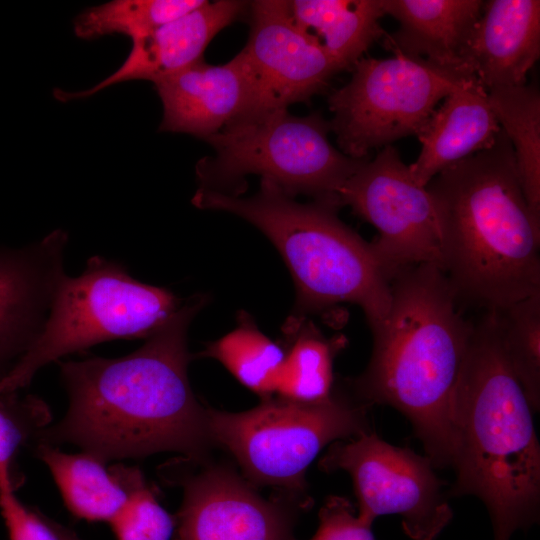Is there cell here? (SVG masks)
Here are the masks:
<instances>
[{
	"instance_id": "cell-1",
	"label": "cell",
	"mask_w": 540,
	"mask_h": 540,
	"mask_svg": "<svg viewBox=\"0 0 540 540\" xmlns=\"http://www.w3.org/2000/svg\"><path fill=\"white\" fill-rule=\"evenodd\" d=\"M207 301L203 294L183 301L129 355L58 361L68 410L42 429L34 444L77 445L104 462L159 452L208 458L214 444L207 407L196 398L187 372L188 328Z\"/></svg>"
},
{
	"instance_id": "cell-2",
	"label": "cell",
	"mask_w": 540,
	"mask_h": 540,
	"mask_svg": "<svg viewBox=\"0 0 540 540\" xmlns=\"http://www.w3.org/2000/svg\"><path fill=\"white\" fill-rule=\"evenodd\" d=\"M390 292L388 314L372 332L368 366L348 384L358 402L389 405L405 415L433 467L452 466V402L473 323L437 265L398 272Z\"/></svg>"
},
{
	"instance_id": "cell-3",
	"label": "cell",
	"mask_w": 540,
	"mask_h": 540,
	"mask_svg": "<svg viewBox=\"0 0 540 540\" xmlns=\"http://www.w3.org/2000/svg\"><path fill=\"white\" fill-rule=\"evenodd\" d=\"M426 188L442 270L460 300L502 310L540 293V216L524 196L502 130L489 148L441 171Z\"/></svg>"
},
{
	"instance_id": "cell-4",
	"label": "cell",
	"mask_w": 540,
	"mask_h": 540,
	"mask_svg": "<svg viewBox=\"0 0 540 540\" xmlns=\"http://www.w3.org/2000/svg\"><path fill=\"white\" fill-rule=\"evenodd\" d=\"M527 397L505 357L496 313L476 323L452 402L456 471L451 496L487 507L495 540L538 520L540 447Z\"/></svg>"
},
{
	"instance_id": "cell-5",
	"label": "cell",
	"mask_w": 540,
	"mask_h": 540,
	"mask_svg": "<svg viewBox=\"0 0 540 540\" xmlns=\"http://www.w3.org/2000/svg\"><path fill=\"white\" fill-rule=\"evenodd\" d=\"M192 203L200 209L237 215L258 228L287 265L296 289L292 314L283 330L289 335L311 314L340 304L359 306L371 332L381 325L391 303L390 280L370 243L338 217L334 200L301 203L261 180L250 197L198 188Z\"/></svg>"
},
{
	"instance_id": "cell-6",
	"label": "cell",
	"mask_w": 540,
	"mask_h": 540,
	"mask_svg": "<svg viewBox=\"0 0 540 540\" xmlns=\"http://www.w3.org/2000/svg\"><path fill=\"white\" fill-rule=\"evenodd\" d=\"M368 408L336 392L317 403L274 395L243 412L207 407V419L213 444L234 457L250 483L312 504L308 466L327 444L370 432Z\"/></svg>"
},
{
	"instance_id": "cell-7",
	"label": "cell",
	"mask_w": 540,
	"mask_h": 540,
	"mask_svg": "<svg viewBox=\"0 0 540 540\" xmlns=\"http://www.w3.org/2000/svg\"><path fill=\"white\" fill-rule=\"evenodd\" d=\"M182 303L168 289L134 279L122 264L90 257L80 275L62 279L42 332L0 381V395L27 387L42 367L66 355L114 339L148 338Z\"/></svg>"
},
{
	"instance_id": "cell-8",
	"label": "cell",
	"mask_w": 540,
	"mask_h": 540,
	"mask_svg": "<svg viewBox=\"0 0 540 540\" xmlns=\"http://www.w3.org/2000/svg\"><path fill=\"white\" fill-rule=\"evenodd\" d=\"M330 131L321 115L287 109L235 120L205 140L215 155L196 166L199 188L229 193L234 187L237 195L244 177L256 174L292 197L339 202L338 190L368 157L345 155L330 143Z\"/></svg>"
},
{
	"instance_id": "cell-9",
	"label": "cell",
	"mask_w": 540,
	"mask_h": 540,
	"mask_svg": "<svg viewBox=\"0 0 540 540\" xmlns=\"http://www.w3.org/2000/svg\"><path fill=\"white\" fill-rule=\"evenodd\" d=\"M351 70L350 81L330 94L328 105L339 150L355 159L417 135L437 104L475 76L400 53L362 57Z\"/></svg>"
},
{
	"instance_id": "cell-10",
	"label": "cell",
	"mask_w": 540,
	"mask_h": 540,
	"mask_svg": "<svg viewBox=\"0 0 540 540\" xmlns=\"http://www.w3.org/2000/svg\"><path fill=\"white\" fill-rule=\"evenodd\" d=\"M319 468L351 476L357 515L370 525L381 515L396 514L408 537L434 540L452 519L430 459L391 445L373 431L333 442Z\"/></svg>"
},
{
	"instance_id": "cell-11",
	"label": "cell",
	"mask_w": 540,
	"mask_h": 540,
	"mask_svg": "<svg viewBox=\"0 0 540 540\" xmlns=\"http://www.w3.org/2000/svg\"><path fill=\"white\" fill-rule=\"evenodd\" d=\"M341 206L378 230L370 247L389 280L421 264L442 269L441 239L432 197L412 178L392 145L367 159L337 193Z\"/></svg>"
},
{
	"instance_id": "cell-12",
	"label": "cell",
	"mask_w": 540,
	"mask_h": 540,
	"mask_svg": "<svg viewBox=\"0 0 540 540\" xmlns=\"http://www.w3.org/2000/svg\"><path fill=\"white\" fill-rule=\"evenodd\" d=\"M178 462L187 472L175 461L163 470L183 491L177 540H295L297 514L310 504L284 494L264 498L229 464Z\"/></svg>"
},
{
	"instance_id": "cell-13",
	"label": "cell",
	"mask_w": 540,
	"mask_h": 540,
	"mask_svg": "<svg viewBox=\"0 0 540 540\" xmlns=\"http://www.w3.org/2000/svg\"><path fill=\"white\" fill-rule=\"evenodd\" d=\"M247 14L250 32L242 51L251 71L253 100L239 119L308 101L342 71L318 42L296 25L288 1H252Z\"/></svg>"
},
{
	"instance_id": "cell-14",
	"label": "cell",
	"mask_w": 540,
	"mask_h": 540,
	"mask_svg": "<svg viewBox=\"0 0 540 540\" xmlns=\"http://www.w3.org/2000/svg\"><path fill=\"white\" fill-rule=\"evenodd\" d=\"M68 235L56 229L38 242L0 247V381L42 332L66 275Z\"/></svg>"
},
{
	"instance_id": "cell-15",
	"label": "cell",
	"mask_w": 540,
	"mask_h": 540,
	"mask_svg": "<svg viewBox=\"0 0 540 540\" xmlns=\"http://www.w3.org/2000/svg\"><path fill=\"white\" fill-rule=\"evenodd\" d=\"M154 85L163 105L159 130L203 140L243 117L253 100V80L242 50L222 65L201 59Z\"/></svg>"
},
{
	"instance_id": "cell-16",
	"label": "cell",
	"mask_w": 540,
	"mask_h": 540,
	"mask_svg": "<svg viewBox=\"0 0 540 540\" xmlns=\"http://www.w3.org/2000/svg\"><path fill=\"white\" fill-rule=\"evenodd\" d=\"M249 2L205 1L196 9L169 21L153 31L131 39L127 58L111 75L90 89L78 92L54 91L59 101L85 98L129 80L153 83L203 59L210 41L226 26L247 12Z\"/></svg>"
},
{
	"instance_id": "cell-17",
	"label": "cell",
	"mask_w": 540,
	"mask_h": 540,
	"mask_svg": "<svg viewBox=\"0 0 540 540\" xmlns=\"http://www.w3.org/2000/svg\"><path fill=\"white\" fill-rule=\"evenodd\" d=\"M540 54V1H484L461 68L488 91L520 86Z\"/></svg>"
},
{
	"instance_id": "cell-18",
	"label": "cell",
	"mask_w": 540,
	"mask_h": 540,
	"mask_svg": "<svg viewBox=\"0 0 540 540\" xmlns=\"http://www.w3.org/2000/svg\"><path fill=\"white\" fill-rule=\"evenodd\" d=\"M500 130L487 90L471 77L443 99L418 132L421 151L408 165L413 180L426 187L441 171L489 148Z\"/></svg>"
},
{
	"instance_id": "cell-19",
	"label": "cell",
	"mask_w": 540,
	"mask_h": 540,
	"mask_svg": "<svg viewBox=\"0 0 540 540\" xmlns=\"http://www.w3.org/2000/svg\"><path fill=\"white\" fill-rule=\"evenodd\" d=\"M483 5L479 0H384L385 14L399 23L383 37L384 47L464 71L462 57Z\"/></svg>"
},
{
	"instance_id": "cell-20",
	"label": "cell",
	"mask_w": 540,
	"mask_h": 540,
	"mask_svg": "<svg viewBox=\"0 0 540 540\" xmlns=\"http://www.w3.org/2000/svg\"><path fill=\"white\" fill-rule=\"evenodd\" d=\"M34 454L50 471L67 509L78 519L110 523L124 507L141 470L123 464L110 468L92 454H70L35 443Z\"/></svg>"
},
{
	"instance_id": "cell-21",
	"label": "cell",
	"mask_w": 540,
	"mask_h": 540,
	"mask_svg": "<svg viewBox=\"0 0 540 540\" xmlns=\"http://www.w3.org/2000/svg\"><path fill=\"white\" fill-rule=\"evenodd\" d=\"M296 25L337 62L342 71L355 63L385 36L380 19L384 0L288 1Z\"/></svg>"
},
{
	"instance_id": "cell-22",
	"label": "cell",
	"mask_w": 540,
	"mask_h": 540,
	"mask_svg": "<svg viewBox=\"0 0 540 540\" xmlns=\"http://www.w3.org/2000/svg\"><path fill=\"white\" fill-rule=\"evenodd\" d=\"M491 110L512 145L519 181L540 216V93L535 84L487 91Z\"/></svg>"
},
{
	"instance_id": "cell-23",
	"label": "cell",
	"mask_w": 540,
	"mask_h": 540,
	"mask_svg": "<svg viewBox=\"0 0 540 540\" xmlns=\"http://www.w3.org/2000/svg\"><path fill=\"white\" fill-rule=\"evenodd\" d=\"M286 338L288 344L275 395L305 403L329 399L334 393V359L345 347L346 338H327L309 320Z\"/></svg>"
},
{
	"instance_id": "cell-24",
	"label": "cell",
	"mask_w": 540,
	"mask_h": 540,
	"mask_svg": "<svg viewBox=\"0 0 540 540\" xmlns=\"http://www.w3.org/2000/svg\"><path fill=\"white\" fill-rule=\"evenodd\" d=\"M284 349L262 333L245 311L237 316V326L208 343L197 357L219 361L242 385L261 399L275 395Z\"/></svg>"
},
{
	"instance_id": "cell-25",
	"label": "cell",
	"mask_w": 540,
	"mask_h": 540,
	"mask_svg": "<svg viewBox=\"0 0 540 540\" xmlns=\"http://www.w3.org/2000/svg\"><path fill=\"white\" fill-rule=\"evenodd\" d=\"M205 0H113L90 7L74 20L78 38L93 40L112 34L131 39L147 34L201 6Z\"/></svg>"
},
{
	"instance_id": "cell-26",
	"label": "cell",
	"mask_w": 540,
	"mask_h": 540,
	"mask_svg": "<svg viewBox=\"0 0 540 540\" xmlns=\"http://www.w3.org/2000/svg\"><path fill=\"white\" fill-rule=\"evenodd\" d=\"M503 351L532 411L540 407V293L494 310Z\"/></svg>"
},
{
	"instance_id": "cell-27",
	"label": "cell",
	"mask_w": 540,
	"mask_h": 540,
	"mask_svg": "<svg viewBox=\"0 0 540 540\" xmlns=\"http://www.w3.org/2000/svg\"><path fill=\"white\" fill-rule=\"evenodd\" d=\"M50 421V410L40 398L20 397L18 392L0 395V485L15 490L20 486L16 457L21 447L33 445Z\"/></svg>"
},
{
	"instance_id": "cell-28",
	"label": "cell",
	"mask_w": 540,
	"mask_h": 540,
	"mask_svg": "<svg viewBox=\"0 0 540 540\" xmlns=\"http://www.w3.org/2000/svg\"><path fill=\"white\" fill-rule=\"evenodd\" d=\"M109 524L117 540H170L176 529L175 516L160 505L143 474Z\"/></svg>"
},
{
	"instance_id": "cell-29",
	"label": "cell",
	"mask_w": 540,
	"mask_h": 540,
	"mask_svg": "<svg viewBox=\"0 0 540 540\" xmlns=\"http://www.w3.org/2000/svg\"><path fill=\"white\" fill-rule=\"evenodd\" d=\"M0 513L10 540H61L52 519L23 504L11 486H0Z\"/></svg>"
},
{
	"instance_id": "cell-30",
	"label": "cell",
	"mask_w": 540,
	"mask_h": 540,
	"mask_svg": "<svg viewBox=\"0 0 540 540\" xmlns=\"http://www.w3.org/2000/svg\"><path fill=\"white\" fill-rule=\"evenodd\" d=\"M371 526L355 514L348 499L330 496L319 511V526L310 540H375Z\"/></svg>"
},
{
	"instance_id": "cell-31",
	"label": "cell",
	"mask_w": 540,
	"mask_h": 540,
	"mask_svg": "<svg viewBox=\"0 0 540 540\" xmlns=\"http://www.w3.org/2000/svg\"><path fill=\"white\" fill-rule=\"evenodd\" d=\"M52 524L57 531L58 535L60 536L61 540H81L77 534L70 530L69 528L55 522L52 520Z\"/></svg>"
}]
</instances>
